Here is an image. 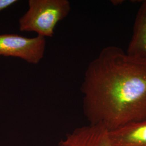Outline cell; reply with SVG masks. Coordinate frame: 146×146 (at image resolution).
<instances>
[{
	"label": "cell",
	"instance_id": "cell-1",
	"mask_svg": "<svg viewBox=\"0 0 146 146\" xmlns=\"http://www.w3.org/2000/svg\"><path fill=\"white\" fill-rule=\"evenodd\" d=\"M81 91L89 125L114 131L146 120V61L105 47L89 63Z\"/></svg>",
	"mask_w": 146,
	"mask_h": 146
},
{
	"label": "cell",
	"instance_id": "cell-4",
	"mask_svg": "<svg viewBox=\"0 0 146 146\" xmlns=\"http://www.w3.org/2000/svg\"><path fill=\"white\" fill-rule=\"evenodd\" d=\"M58 146H113L109 131L98 125L75 128L59 142Z\"/></svg>",
	"mask_w": 146,
	"mask_h": 146
},
{
	"label": "cell",
	"instance_id": "cell-7",
	"mask_svg": "<svg viewBox=\"0 0 146 146\" xmlns=\"http://www.w3.org/2000/svg\"><path fill=\"white\" fill-rule=\"evenodd\" d=\"M17 2V0H0V11L8 8Z\"/></svg>",
	"mask_w": 146,
	"mask_h": 146
},
{
	"label": "cell",
	"instance_id": "cell-6",
	"mask_svg": "<svg viewBox=\"0 0 146 146\" xmlns=\"http://www.w3.org/2000/svg\"><path fill=\"white\" fill-rule=\"evenodd\" d=\"M126 52L132 57L146 61V1L142 3L136 16L133 35Z\"/></svg>",
	"mask_w": 146,
	"mask_h": 146
},
{
	"label": "cell",
	"instance_id": "cell-5",
	"mask_svg": "<svg viewBox=\"0 0 146 146\" xmlns=\"http://www.w3.org/2000/svg\"><path fill=\"white\" fill-rule=\"evenodd\" d=\"M113 146H146V120L109 131Z\"/></svg>",
	"mask_w": 146,
	"mask_h": 146
},
{
	"label": "cell",
	"instance_id": "cell-3",
	"mask_svg": "<svg viewBox=\"0 0 146 146\" xmlns=\"http://www.w3.org/2000/svg\"><path fill=\"white\" fill-rule=\"evenodd\" d=\"M46 48V40L43 37H28L15 34L0 35V56L20 58L37 64L44 57Z\"/></svg>",
	"mask_w": 146,
	"mask_h": 146
},
{
	"label": "cell",
	"instance_id": "cell-2",
	"mask_svg": "<svg viewBox=\"0 0 146 146\" xmlns=\"http://www.w3.org/2000/svg\"><path fill=\"white\" fill-rule=\"evenodd\" d=\"M71 10L68 0H29L28 9L19 20V30L52 37L58 23Z\"/></svg>",
	"mask_w": 146,
	"mask_h": 146
}]
</instances>
